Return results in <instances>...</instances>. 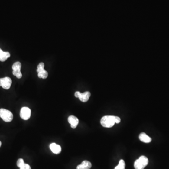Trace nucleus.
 <instances>
[{"instance_id":"f257e3e1","label":"nucleus","mask_w":169,"mask_h":169,"mask_svg":"<svg viewBox=\"0 0 169 169\" xmlns=\"http://www.w3.org/2000/svg\"><path fill=\"white\" fill-rule=\"evenodd\" d=\"M115 117L114 115H105L101 120V124L102 126L106 128H110L114 125L115 124Z\"/></svg>"},{"instance_id":"f03ea898","label":"nucleus","mask_w":169,"mask_h":169,"mask_svg":"<svg viewBox=\"0 0 169 169\" xmlns=\"http://www.w3.org/2000/svg\"><path fill=\"white\" fill-rule=\"evenodd\" d=\"M148 163V158L144 155H142L135 161L134 166L135 169H144Z\"/></svg>"},{"instance_id":"7ed1b4c3","label":"nucleus","mask_w":169,"mask_h":169,"mask_svg":"<svg viewBox=\"0 0 169 169\" xmlns=\"http://www.w3.org/2000/svg\"><path fill=\"white\" fill-rule=\"evenodd\" d=\"M0 117L2 119L3 121L6 122H10L12 121L13 119V115L10 110L1 109H0Z\"/></svg>"},{"instance_id":"20e7f679","label":"nucleus","mask_w":169,"mask_h":169,"mask_svg":"<svg viewBox=\"0 0 169 169\" xmlns=\"http://www.w3.org/2000/svg\"><path fill=\"white\" fill-rule=\"evenodd\" d=\"M21 66L22 65L19 62H15L12 65L13 74L18 79H21L22 77L21 73Z\"/></svg>"},{"instance_id":"39448f33","label":"nucleus","mask_w":169,"mask_h":169,"mask_svg":"<svg viewBox=\"0 0 169 169\" xmlns=\"http://www.w3.org/2000/svg\"><path fill=\"white\" fill-rule=\"evenodd\" d=\"M74 95L76 97L79 98L80 101L83 102H86L89 99L91 93L88 91L85 92L83 93H81L79 91H77L75 93Z\"/></svg>"},{"instance_id":"423d86ee","label":"nucleus","mask_w":169,"mask_h":169,"mask_svg":"<svg viewBox=\"0 0 169 169\" xmlns=\"http://www.w3.org/2000/svg\"><path fill=\"white\" fill-rule=\"evenodd\" d=\"M11 84V79L9 77H5L0 79V86L5 89H10Z\"/></svg>"},{"instance_id":"0eeeda50","label":"nucleus","mask_w":169,"mask_h":169,"mask_svg":"<svg viewBox=\"0 0 169 169\" xmlns=\"http://www.w3.org/2000/svg\"><path fill=\"white\" fill-rule=\"evenodd\" d=\"M20 116L21 119L24 120L29 119L31 117V109L26 107L22 108L20 110Z\"/></svg>"},{"instance_id":"6e6552de","label":"nucleus","mask_w":169,"mask_h":169,"mask_svg":"<svg viewBox=\"0 0 169 169\" xmlns=\"http://www.w3.org/2000/svg\"><path fill=\"white\" fill-rule=\"evenodd\" d=\"M69 123L70 124V126L73 129H75L78 126L79 123V119L74 115H70L68 119Z\"/></svg>"},{"instance_id":"1a4fd4ad","label":"nucleus","mask_w":169,"mask_h":169,"mask_svg":"<svg viewBox=\"0 0 169 169\" xmlns=\"http://www.w3.org/2000/svg\"><path fill=\"white\" fill-rule=\"evenodd\" d=\"M50 147L52 152L55 154H59L61 153L62 150L61 146L55 143H51L50 145Z\"/></svg>"},{"instance_id":"9d476101","label":"nucleus","mask_w":169,"mask_h":169,"mask_svg":"<svg viewBox=\"0 0 169 169\" xmlns=\"http://www.w3.org/2000/svg\"><path fill=\"white\" fill-rule=\"evenodd\" d=\"M92 167V164L89 161H83L77 167V169H90Z\"/></svg>"},{"instance_id":"9b49d317","label":"nucleus","mask_w":169,"mask_h":169,"mask_svg":"<svg viewBox=\"0 0 169 169\" xmlns=\"http://www.w3.org/2000/svg\"><path fill=\"white\" fill-rule=\"evenodd\" d=\"M139 139L144 143H149L152 141L151 138L146 135L144 132H142L139 135Z\"/></svg>"},{"instance_id":"f8f14e48","label":"nucleus","mask_w":169,"mask_h":169,"mask_svg":"<svg viewBox=\"0 0 169 169\" xmlns=\"http://www.w3.org/2000/svg\"><path fill=\"white\" fill-rule=\"evenodd\" d=\"M11 57V54L8 52H3L0 48V61L4 62L8 58Z\"/></svg>"},{"instance_id":"ddd939ff","label":"nucleus","mask_w":169,"mask_h":169,"mask_svg":"<svg viewBox=\"0 0 169 169\" xmlns=\"http://www.w3.org/2000/svg\"><path fill=\"white\" fill-rule=\"evenodd\" d=\"M38 76L39 78H41V79H46L48 76V73L44 69L38 72Z\"/></svg>"},{"instance_id":"4468645a","label":"nucleus","mask_w":169,"mask_h":169,"mask_svg":"<svg viewBox=\"0 0 169 169\" xmlns=\"http://www.w3.org/2000/svg\"><path fill=\"white\" fill-rule=\"evenodd\" d=\"M125 162L123 160H120L118 166H116L114 169H125Z\"/></svg>"},{"instance_id":"2eb2a0df","label":"nucleus","mask_w":169,"mask_h":169,"mask_svg":"<svg viewBox=\"0 0 169 169\" xmlns=\"http://www.w3.org/2000/svg\"><path fill=\"white\" fill-rule=\"evenodd\" d=\"M25 164L24 162V160L22 158L19 159L17 161V165L18 167H19V168H20L22 165L24 164Z\"/></svg>"},{"instance_id":"dca6fc26","label":"nucleus","mask_w":169,"mask_h":169,"mask_svg":"<svg viewBox=\"0 0 169 169\" xmlns=\"http://www.w3.org/2000/svg\"><path fill=\"white\" fill-rule=\"evenodd\" d=\"M44 63H40L39 65L37 66V72H40V70H42L44 69Z\"/></svg>"},{"instance_id":"f3484780","label":"nucleus","mask_w":169,"mask_h":169,"mask_svg":"<svg viewBox=\"0 0 169 169\" xmlns=\"http://www.w3.org/2000/svg\"><path fill=\"white\" fill-rule=\"evenodd\" d=\"M20 169H31L30 166L28 164H24L20 167Z\"/></svg>"},{"instance_id":"a211bd4d","label":"nucleus","mask_w":169,"mask_h":169,"mask_svg":"<svg viewBox=\"0 0 169 169\" xmlns=\"http://www.w3.org/2000/svg\"><path fill=\"white\" fill-rule=\"evenodd\" d=\"M115 123L119 124L121 121V119H120V118H119V117L115 116Z\"/></svg>"},{"instance_id":"6ab92c4d","label":"nucleus","mask_w":169,"mask_h":169,"mask_svg":"<svg viewBox=\"0 0 169 169\" xmlns=\"http://www.w3.org/2000/svg\"><path fill=\"white\" fill-rule=\"evenodd\" d=\"M2 145V142H1V141H0V147H1V146Z\"/></svg>"}]
</instances>
